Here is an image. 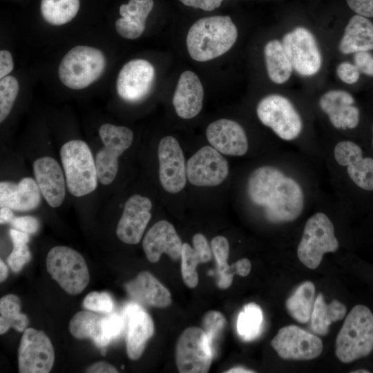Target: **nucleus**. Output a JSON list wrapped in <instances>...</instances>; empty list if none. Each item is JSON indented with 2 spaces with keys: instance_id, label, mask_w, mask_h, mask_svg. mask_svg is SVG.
Listing matches in <instances>:
<instances>
[{
  "instance_id": "obj_45",
  "label": "nucleus",
  "mask_w": 373,
  "mask_h": 373,
  "mask_svg": "<svg viewBox=\"0 0 373 373\" xmlns=\"http://www.w3.org/2000/svg\"><path fill=\"white\" fill-rule=\"evenodd\" d=\"M336 75L341 80L349 84L356 83L360 77L356 66L347 61L342 62L337 66Z\"/></svg>"
},
{
  "instance_id": "obj_40",
  "label": "nucleus",
  "mask_w": 373,
  "mask_h": 373,
  "mask_svg": "<svg viewBox=\"0 0 373 373\" xmlns=\"http://www.w3.org/2000/svg\"><path fill=\"white\" fill-rule=\"evenodd\" d=\"M334 156L339 165L347 166L363 158V151L355 142L345 140L336 144Z\"/></svg>"
},
{
  "instance_id": "obj_14",
  "label": "nucleus",
  "mask_w": 373,
  "mask_h": 373,
  "mask_svg": "<svg viewBox=\"0 0 373 373\" xmlns=\"http://www.w3.org/2000/svg\"><path fill=\"white\" fill-rule=\"evenodd\" d=\"M186 178L193 185L213 186L220 184L229 173L226 159L213 146L200 148L187 161Z\"/></svg>"
},
{
  "instance_id": "obj_29",
  "label": "nucleus",
  "mask_w": 373,
  "mask_h": 373,
  "mask_svg": "<svg viewBox=\"0 0 373 373\" xmlns=\"http://www.w3.org/2000/svg\"><path fill=\"white\" fill-rule=\"evenodd\" d=\"M346 312L344 304L336 299L327 304L323 295L319 294L314 301L310 318L312 330L318 335H326L329 332L330 325L343 318Z\"/></svg>"
},
{
  "instance_id": "obj_12",
  "label": "nucleus",
  "mask_w": 373,
  "mask_h": 373,
  "mask_svg": "<svg viewBox=\"0 0 373 373\" xmlns=\"http://www.w3.org/2000/svg\"><path fill=\"white\" fill-rule=\"evenodd\" d=\"M293 69L303 76H312L321 69L322 57L316 41L307 29L297 27L282 41Z\"/></svg>"
},
{
  "instance_id": "obj_50",
  "label": "nucleus",
  "mask_w": 373,
  "mask_h": 373,
  "mask_svg": "<svg viewBox=\"0 0 373 373\" xmlns=\"http://www.w3.org/2000/svg\"><path fill=\"white\" fill-rule=\"evenodd\" d=\"M14 63L12 55L8 50L0 51V78L7 76L13 69Z\"/></svg>"
},
{
  "instance_id": "obj_41",
  "label": "nucleus",
  "mask_w": 373,
  "mask_h": 373,
  "mask_svg": "<svg viewBox=\"0 0 373 373\" xmlns=\"http://www.w3.org/2000/svg\"><path fill=\"white\" fill-rule=\"evenodd\" d=\"M114 301L106 291H92L86 295L83 306L85 309L104 314H110L114 309Z\"/></svg>"
},
{
  "instance_id": "obj_16",
  "label": "nucleus",
  "mask_w": 373,
  "mask_h": 373,
  "mask_svg": "<svg viewBox=\"0 0 373 373\" xmlns=\"http://www.w3.org/2000/svg\"><path fill=\"white\" fill-rule=\"evenodd\" d=\"M155 78V69L146 60L133 59L123 66L117 79V92L128 102L143 99L150 92Z\"/></svg>"
},
{
  "instance_id": "obj_19",
  "label": "nucleus",
  "mask_w": 373,
  "mask_h": 373,
  "mask_svg": "<svg viewBox=\"0 0 373 373\" xmlns=\"http://www.w3.org/2000/svg\"><path fill=\"white\" fill-rule=\"evenodd\" d=\"M35 179L42 197L48 204L60 207L66 196V182L64 170L58 162L50 156H42L33 163Z\"/></svg>"
},
{
  "instance_id": "obj_34",
  "label": "nucleus",
  "mask_w": 373,
  "mask_h": 373,
  "mask_svg": "<svg viewBox=\"0 0 373 373\" xmlns=\"http://www.w3.org/2000/svg\"><path fill=\"white\" fill-rule=\"evenodd\" d=\"M263 325L261 308L256 303L245 305L238 314L236 328L244 341H252L260 334Z\"/></svg>"
},
{
  "instance_id": "obj_20",
  "label": "nucleus",
  "mask_w": 373,
  "mask_h": 373,
  "mask_svg": "<svg viewBox=\"0 0 373 373\" xmlns=\"http://www.w3.org/2000/svg\"><path fill=\"white\" fill-rule=\"evenodd\" d=\"M206 136L211 146L227 155L242 156L248 151V140L243 128L237 122L220 119L207 128Z\"/></svg>"
},
{
  "instance_id": "obj_1",
  "label": "nucleus",
  "mask_w": 373,
  "mask_h": 373,
  "mask_svg": "<svg viewBox=\"0 0 373 373\" xmlns=\"http://www.w3.org/2000/svg\"><path fill=\"white\" fill-rule=\"evenodd\" d=\"M250 200L264 207L272 223L292 222L302 213L305 197L300 185L272 166H262L250 174L247 185Z\"/></svg>"
},
{
  "instance_id": "obj_7",
  "label": "nucleus",
  "mask_w": 373,
  "mask_h": 373,
  "mask_svg": "<svg viewBox=\"0 0 373 373\" xmlns=\"http://www.w3.org/2000/svg\"><path fill=\"white\" fill-rule=\"evenodd\" d=\"M334 232V224L325 213L312 215L305 223L297 248L300 261L309 269L317 268L325 253L335 252L338 248Z\"/></svg>"
},
{
  "instance_id": "obj_13",
  "label": "nucleus",
  "mask_w": 373,
  "mask_h": 373,
  "mask_svg": "<svg viewBox=\"0 0 373 373\" xmlns=\"http://www.w3.org/2000/svg\"><path fill=\"white\" fill-rule=\"evenodd\" d=\"M278 356L285 360L305 361L318 357L323 345L318 336L296 325L280 328L271 341Z\"/></svg>"
},
{
  "instance_id": "obj_35",
  "label": "nucleus",
  "mask_w": 373,
  "mask_h": 373,
  "mask_svg": "<svg viewBox=\"0 0 373 373\" xmlns=\"http://www.w3.org/2000/svg\"><path fill=\"white\" fill-rule=\"evenodd\" d=\"M9 233L12 242V250L7 262L13 271L19 272L31 258L28 246L29 234L14 228L10 229Z\"/></svg>"
},
{
  "instance_id": "obj_21",
  "label": "nucleus",
  "mask_w": 373,
  "mask_h": 373,
  "mask_svg": "<svg viewBox=\"0 0 373 373\" xmlns=\"http://www.w3.org/2000/svg\"><path fill=\"white\" fill-rule=\"evenodd\" d=\"M182 243L172 224L166 220L155 223L146 232L142 247L148 260L152 263L159 261L162 254L172 260L181 256Z\"/></svg>"
},
{
  "instance_id": "obj_17",
  "label": "nucleus",
  "mask_w": 373,
  "mask_h": 373,
  "mask_svg": "<svg viewBox=\"0 0 373 373\" xmlns=\"http://www.w3.org/2000/svg\"><path fill=\"white\" fill-rule=\"evenodd\" d=\"M152 202L145 196L134 194L125 202L118 221L116 233L123 242L135 245L140 242L151 218Z\"/></svg>"
},
{
  "instance_id": "obj_36",
  "label": "nucleus",
  "mask_w": 373,
  "mask_h": 373,
  "mask_svg": "<svg viewBox=\"0 0 373 373\" xmlns=\"http://www.w3.org/2000/svg\"><path fill=\"white\" fill-rule=\"evenodd\" d=\"M181 274L184 283L190 288L198 284L197 266L202 260L196 252L188 243H183L181 251Z\"/></svg>"
},
{
  "instance_id": "obj_33",
  "label": "nucleus",
  "mask_w": 373,
  "mask_h": 373,
  "mask_svg": "<svg viewBox=\"0 0 373 373\" xmlns=\"http://www.w3.org/2000/svg\"><path fill=\"white\" fill-rule=\"evenodd\" d=\"M79 6V0H41L40 10L46 21L61 26L75 18Z\"/></svg>"
},
{
  "instance_id": "obj_25",
  "label": "nucleus",
  "mask_w": 373,
  "mask_h": 373,
  "mask_svg": "<svg viewBox=\"0 0 373 373\" xmlns=\"http://www.w3.org/2000/svg\"><path fill=\"white\" fill-rule=\"evenodd\" d=\"M130 297L136 303L164 308L172 302L170 291L147 271H140L124 285Z\"/></svg>"
},
{
  "instance_id": "obj_22",
  "label": "nucleus",
  "mask_w": 373,
  "mask_h": 373,
  "mask_svg": "<svg viewBox=\"0 0 373 373\" xmlns=\"http://www.w3.org/2000/svg\"><path fill=\"white\" fill-rule=\"evenodd\" d=\"M41 193L35 179L25 177L18 182H0V207H9L13 211L26 212L39 207Z\"/></svg>"
},
{
  "instance_id": "obj_49",
  "label": "nucleus",
  "mask_w": 373,
  "mask_h": 373,
  "mask_svg": "<svg viewBox=\"0 0 373 373\" xmlns=\"http://www.w3.org/2000/svg\"><path fill=\"white\" fill-rule=\"evenodd\" d=\"M183 4L206 11H211L218 8L222 0H180Z\"/></svg>"
},
{
  "instance_id": "obj_5",
  "label": "nucleus",
  "mask_w": 373,
  "mask_h": 373,
  "mask_svg": "<svg viewBox=\"0 0 373 373\" xmlns=\"http://www.w3.org/2000/svg\"><path fill=\"white\" fill-rule=\"evenodd\" d=\"M103 52L95 48L77 46L62 58L58 76L62 84L73 90L88 87L102 75L106 66Z\"/></svg>"
},
{
  "instance_id": "obj_10",
  "label": "nucleus",
  "mask_w": 373,
  "mask_h": 373,
  "mask_svg": "<svg viewBox=\"0 0 373 373\" xmlns=\"http://www.w3.org/2000/svg\"><path fill=\"white\" fill-rule=\"evenodd\" d=\"M175 356L181 373L208 372L214 356L203 329L190 327L184 329L177 341Z\"/></svg>"
},
{
  "instance_id": "obj_9",
  "label": "nucleus",
  "mask_w": 373,
  "mask_h": 373,
  "mask_svg": "<svg viewBox=\"0 0 373 373\" xmlns=\"http://www.w3.org/2000/svg\"><path fill=\"white\" fill-rule=\"evenodd\" d=\"M257 115L260 122L284 140L297 138L303 129L301 117L285 97L271 94L263 97L258 104Z\"/></svg>"
},
{
  "instance_id": "obj_27",
  "label": "nucleus",
  "mask_w": 373,
  "mask_h": 373,
  "mask_svg": "<svg viewBox=\"0 0 373 373\" xmlns=\"http://www.w3.org/2000/svg\"><path fill=\"white\" fill-rule=\"evenodd\" d=\"M343 54L373 50V23L367 17L354 15L347 23L338 46Z\"/></svg>"
},
{
  "instance_id": "obj_48",
  "label": "nucleus",
  "mask_w": 373,
  "mask_h": 373,
  "mask_svg": "<svg viewBox=\"0 0 373 373\" xmlns=\"http://www.w3.org/2000/svg\"><path fill=\"white\" fill-rule=\"evenodd\" d=\"M347 3L357 15L373 17V0H347Z\"/></svg>"
},
{
  "instance_id": "obj_28",
  "label": "nucleus",
  "mask_w": 373,
  "mask_h": 373,
  "mask_svg": "<svg viewBox=\"0 0 373 373\" xmlns=\"http://www.w3.org/2000/svg\"><path fill=\"white\" fill-rule=\"evenodd\" d=\"M103 316L92 311H79L69 322V331L77 339L89 338L101 350L105 355L108 345L102 334V321Z\"/></svg>"
},
{
  "instance_id": "obj_18",
  "label": "nucleus",
  "mask_w": 373,
  "mask_h": 373,
  "mask_svg": "<svg viewBox=\"0 0 373 373\" xmlns=\"http://www.w3.org/2000/svg\"><path fill=\"white\" fill-rule=\"evenodd\" d=\"M122 315L126 329V345L128 357L137 360L142 355L148 341L154 333V324L150 315L140 304L127 303Z\"/></svg>"
},
{
  "instance_id": "obj_15",
  "label": "nucleus",
  "mask_w": 373,
  "mask_h": 373,
  "mask_svg": "<svg viewBox=\"0 0 373 373\" xmlns=\"http://www.w3.org/2000/svg\"><path fill=\"white\" fill-rule=\"evenodd\" d=\"M159 178L163 189L171 193L182 191L186 182L185 160L175 138L166 136L158 145Z\"/></svg>"
},
{
  "instance_id": "obj_47",
  "label": "nucleus",
  "mask_w": 373,
  "mask_h": 373,
  "mask_svg": "<svg viewBox=\"0 0 373 373\" xmlns=\"http://www.w3.org/2000/svg\"><path fill=\"white\" fill-rule=\"evenodd\" d=\"M354 61L359 72L373 76V55L368 51L354 53Z\"/></svg>"
},
{
  "instance_id": "obj_8",
  "label": "nucleus",
  "mask_w": 373,
  "mask_h": 373,
  "mask_svg": "<svg viewBox=\"0 0 373 373\" xmlns=\"http://www.w3.org/2000/svg\"><path fill=\"white\" fill-rule=\"evenodd\" d=\"M99 135L103 146L95 157L97 177L99 182L108 185L117 176L118 158L132 144L133 133L124 126L104 124L99 128Z\"/></svg>"
},
{
  "instance_id": "obj_24",
  "label": "nucleus",
  "mask_w": 373,
  "mask_h": 373,
  "mask_svg": "<svg viewBox=\"0 0 373 373\" xmlns=\"http://www.w3.org/2000/svg\"><path fill=\"white\" fill-rule=\"evenodd\" d=\"M203 96V87L198 75L190 70L183 72L173 97L177 115L183 119L195 117L202 108Z\"/></svg>"
},
{
  "instance_id": "obj_57",
  "label": "nucleus",
  "mask_w": 373,
  "mask_h": 373,
  "mask_svg": "<svg viewBox=\"0 0 373 373\" xmlns=\"http://www.w3.org/2000/svg\"><path fill=\"white\" fill-rule=\"evenodd\" d=\"M372 147H373V123L372 126Z\"/></svg>"
},
{
  "instance_id": "obj_56",
  "label": "nucleus",
  "mask_w": 373,
  "mask_h": 373,
  "mask_svg": "<svg viewBox=\"0 0 373 373\" xmlns=\"http://www.w3.org/2000/svg\"><path fill=\"white\" fill-rule=\"evenodd\" d=\"M351 372L352 373H369L370 372L369 370H367L362 369V370H358L352 371Z\"/></svg>"
},
{
  "instance_id": "obj_2",
  "label": "nucleus",
  "mask_w": 373,
  "mask_h": 373,
  "mask_svg": "<svg viewBox=\"0 0 373 373\" xmlns=\"http://www.w3.org/2000/svg\"><path fill=\"white\" fill-rule=\"evenodd\" d=\"M237 36V28L229 16L204 17L189 28L186 40L187 50L193 59L209 61L229 50Z\"/></svg>"
},
{
  "instance_id": "obj_51",
  "label": "nucleus",
  "mask_w": 373,
  "mask_h": 373,
  "mask_svg": "<svg viewBox=\"0 0 373 373\" xmlns=\"http://www.w3.org/2000/svg\"><path fill=\"white\" fill-rule=\"evenodd\" d=\"M86 372L89 373H116L118 372L117 370L111 364L99 361L95 363L90 365L86 370Z\"/></svg>"
},
{
  "instance_id": "obj_37",
  "label": "nucleus",
  "mask_w": 373,
  "mask_h": 373,
  "mask_svg": "<svg viewBox=\"0 0 373 373\" xmlns=\"http://www.w3.org/2000/svg\"><path fill=\"white\" fill-rule=\"evenodd\" d=\"M226 323L224 315L215 310L207 312L202 318V329L207 335L214 356L217 354L219 339L222 336Z\"/></svg>"
},
{
  "instance_id": "obj_32",
  "label": "nucleus",
  "mask_w": 373,
  "mask_h": 373,
  "mask_svg": "<svg viewBox=\"0 0 373 373\" xmlns=\"http://www.w3.org/2000/svg\"><path fill=\"white\" fill-rule=\"evenodd\" d=\"M20 298L15 294H7L0 300V334H5L10 327L23 332L28 325L27 316L21 313Z\"/></svg>"
},
{
  "instance_id": "obj_53",
  "label": "nucleus",
  "mask_w": 373,
  "mask_h": 373,
  "mask_svg": "<svg viewBox=\"0 0 373 373\" xmlns=\"http://www.w3.org/2000/svg\"><path fill=\"white\" fill-rule=\"evenodd\" d=\"M13 210L9 207H0V223L1 224H8L11 222L14 218Z\"/></svg>"
},
{
  "instance_id": "obj_39",
  "label": "nucleus",
  "mask_w": 373,
  "mask_h": 373,
  "mask_svg": "<svg viewBox=\"0 0 373 373\" xmlns=\"http://www.w3.org/2000/svg\"><path fill=\"white\" fill-rule=\"evenodd\" d=\"M19 86L17 79L7 75L0 80V122L9 115L19 93Z\"/></svg>"
},
{
  "instance_id": "obj_42",
  "label": "nucleus",
  "mask_w": 373,
  "mask_h": 373,
  "mask_svg": "<svg viewBox=\"0 0 373 373\" xmlns=\"http://www.w3.org/2000/svg\"><path fill=\"white\" fill-rule=\"evenodd\" d=\"M211 250L218 264V274L233 271V267L229 266L227 259L229 254V245L227 239L222 236L214 237L211 242Z\"/></svg>"
},
{
  "instance_id": "obj_52",
  "label": "nucleus",
  "mask_w": 373,
  "mask_h": 373,
  "mask_svg": "<svg viewBox=\"0 0 373 373\" xmlns=\"http://www.w3.org/2000/svg\"><path fill=\"white\" fill-rule=\"evenodd\" d=\"M233 267L235 273L242 277L247 276L251 269V262L247 258L240 259L233 265Z\"/></svg>"
},
{
  "instance_id": "obj_3",
  "label": "nucleus",
  "mask_w": 373,
  "mask_h": 373,
  "mask_svg": "<svg viewBox=\"0 0 373 373\" xmlns=\"http://www.w3.org/2000/svg\"><path fill=\"white\" fill-rule=\"evenodd\" d=\"M373 350V314L363 305L347 314L335 344V354L344 363L368 356Z\"/></svg>"
},
{
  "instance_id": "obj_11",
  "label": "nucleus",
  "mask_w": 373,
  "mask_h": 373,
  "mask_svg": "<svg viewBox=\"0 0 373 373\" xmlns=\"http://www.w3.org/2000/svg\"><path fill=\"white\" fill-rule=\"evenodd\" d=\"M55 361V351L48 336L42 331L26 328L18 349L20 373H48Z\"/></svg>"
},
{
  "instance_id": "obj_31",
  "label": "nucleus",
  "mask_w": 373,
  "mask_h": 373,
  "mask_svg": "<svg viewBox=\"0 0 373 373\" xmlns=\"http://www.w3.org/2000/svg\"><path fill=\"white\" fill-rule=\"evenodd\" d=\"M315 287L310 281L301 284L286 300L289 314L300 323L308 322L314 305Z\"/></svg>"
},
{
  "instance_id": "obj_44",
  "label": "nucleus",
  "mask_w": 373,
  "mask_h": 373,
  "mask_svg": "<svg viewBox=\"0 0 373 373\" xmlns=\"http://www.w3.org/2000/svg\"><path fill=\"white\" fill-rule=\"evenodd\" d=\"M10 224L14 229L28 234L35 233L39 228V220L31 216L14 217Z\"/></svg>"
},
{
  "instance_id": "obj_6",
  "label": "nucleus",
  "mask_w": 373,
  "mask_h": 373,
  "mask_svg": "<svg viewBox=\"0 0 373 373\" xmlns=\"http://www.w3.org/2000/svg\"><path fill=\"white\" fill-rule=\"evenodd\" d=\"M46 263L52 278L70 295L82 293L89 283L90 274L84 258L69 247L50 249Z\"/></svg>"
},
{
  "instance_id": "obj_43",
  "label": "nucleus",
  "mask_w": 373,
  "mask_h": 373,
  "mask_svg": "<svg viewBox=\"0 0 373 373\" xmlns=\"http://www.w3.org/2000/svg\"><path fill=\"white\" fill-rule=\"evenodd\" d=\"M125 327V321L122 314L110 313L103 316L102 329L104 338L109 344L117 338Z\"/></svg>"
},
{
  "instance_id": "obj_26",
  "label": "nucleus",
  "mask_w": 373,
  "mask_h": 373,
  "mask_svg": "<svg viewBox=\"0 0 373 373\" xmlns=\"http://www.w3.org/2000/svg\"><path fill=\"white\" fill-rule=\"evenodd\" d=\"M153 0H129L119 7L121 18L116 20L115 26L122 37L135 39L145 30L146 20L153 8Z\"/></svg>"
},
{
  "instance_id": "obj_46",
  "label": "nucleus",
  "mask_w": 373,
  "mask_h": 373,
  "mask_svg": "<svg viewBox=\"0 0 373 373\" xmlns=\"http://www.w3.org/2000/svg\"><path fill=\"white\" fill-rule=\"evenodd\" d=\"M193 249L198 254L202 262H209L212 257V250L207 240L202 233H196L193 236Z\"/></svg>"
},
{
  "instance_id": "obj_38",
  "label": "nucleus",
  "mask_w": 373,
  "mask_h": 373,
  "mask_svg": "<svg viewBox=\"0 0 373 373\" xmlns=\"http://www.w3.org/2000/svg\"><path fill=\"white\" fill-rule=\"evenodd\" d=\"M347 167L350 178L357 186L365 191H373V159L372 157H363Z\"/></svg>"
},
{
  "instance_id": "obj_54",
  "label": "nucleus",
  "mask_w": 373,
  "mask_h": 373,
  "mask_svg": "<svg viewBox=\"0 0 373 373\" xmlns=\"http://www.w3.org/2000/svg\"><path fill=\"white\" fill-rule=\"evenodd\" d=\"M8 276V269L7 265L3 262L2 260H0V281L3 282Z\"/></svg>"
},
{
  "instance_id": "obj_23",
  "label": "nucleus",
  "mask_w": 373,
  "mask_h": 373,
  "mask_svg": "<svg viewBox=\"0 0 373 373\" xmlns=\"http://www.w3.org/2000/svg\"><path fill=\"white\" fill-rule=\"evenodd\" d=\"M354 103L352 95L341 90L327 91L319 99V106L332 124L343 130L354 128L358 124L359 110Z\"/></svg>"
},
{
  "instance_id": "obj_30",
  "label": "nucleus",
  "mask_w": 373,
  "mask_h": 373,
  "mask_svg": "<svg viewBox=\"0 0 373 373\" xmlns=\"http://www.w3.org/2000/svg\"><path fill=\"white\" fill-rule=\"evenodd\" d=\"M267 71L270 79L278 84L287 82L292 72V65L282 42L274 39L267 42L264 48Z\"/></svg>"
},
{
  "instance_id": "obj_4",
  "label": "nucleus",
  "mask_w": 373,
  "mask_h": 373,
  "mask_svg": "<svg viewBox=\"0 0 373 373\" xmlns=\"http://www.w3.org/2000/svg\"><path fill=\"white\" fill-rule=\"evenodd\" d=\"M59 156L66 187L72 195L85 196L96 189L99 180L95 159L84 141L72 140L66 142Z\"/></svg>"
},
{
  "instance_id": "obj_55",
  "label": "nucleus",
  "mask_w": 373,
  "mask_h": 373,
  "mask_svg": "<svg viewBox=\"0 0 373 373\" xmlns=\"http://www.w3.org/2000/svg\"><path fill=\"white\" fill-rule=\"evenodd\" d=\"M226 372H227V373H232V372H234V373H238V372L249 373V372H254V371H251V370H247V369H245L243 367H234V368L230 369L229 371H227Z\"/></svg>"
}]
</instances>
